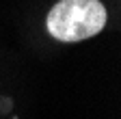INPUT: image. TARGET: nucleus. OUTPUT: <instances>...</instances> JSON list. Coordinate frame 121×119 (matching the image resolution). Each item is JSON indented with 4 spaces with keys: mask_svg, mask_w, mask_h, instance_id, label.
Listing matches in <instances>:
<instances>
[{
    "mask_svg": "<svg viewBox=\"0 0 121 119\" xmlns=\"http://www.w3.org/2000/svg\"><path fill=\"white\" fill-rule=\"evenodd\" d=\"M108 22V11L99 0H58L48 11L45 28L63 43H78L95 37Z\"/></svg>",
    "mask_w": 121,
    "mask_h": 119,
    "instance_id": "nucleus-1",
    "label": "nucleus"
}]
</instances>
